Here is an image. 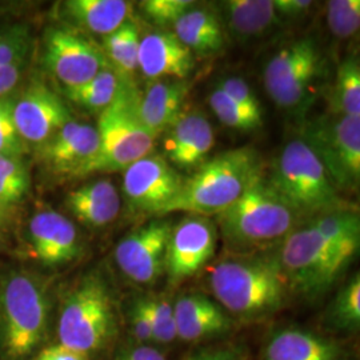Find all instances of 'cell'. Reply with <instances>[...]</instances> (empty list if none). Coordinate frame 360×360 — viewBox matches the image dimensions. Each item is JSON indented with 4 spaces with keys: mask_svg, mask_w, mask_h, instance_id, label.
Returning <instances> with one entry per match:
<instances>
[{
    "mask_svg": "<svg viewBox=\"0 0 360 360\" xmlns=\"http://www.w3.org/2000/svg\"><path fill=\"white\" fill-rule=\"evenodd\" d=\"M212 299L232 319L262 322L283 309L291 295L276 248L227 254L210 270Z\"/></svg>",
    "mask_w": 360,
    "mask_h": 360,
    "instance_id": "6da1fadb",
    "label": "cell"
},
{
    "mask_svg": "<svg viewBox=\"0 0 360 360\" xmlns=\"http://www.w3.org/2000/svg\"><path fill=\"white\" fill-rule=\"evenodd\" d=\"M304 223L272 186L264 168L236 202L217 215V229L229 254L274 250Z\"/></svg>",
    "mask_w": 360,
    "mask_h": 360,
    "instance_id": "7a4b0ae2",
    "label": "cell"
},
{
    "mask_svg": "<svg viewBox=\"0 0 360 360\" xmlns=\"http://www.w3.org/2000/svg\"><path fill=\"white\" fill-rule=\"evenodd\" d=\"M257 150L242 147L207 159L184 179L179 195L168 205L163 218L174 212L217 217L231 206L263 169Z\"/></svg>",
    "mask_w": 360,
    "mask_h": 360,
    "instance_id": "3957f363",
    "label": "cell"
},
{
    "mask_svg": "<svg viewBox=\"0 0 360 360\" xmlns=\"http://www.w3.org/2000/svg\"><path fill=\"white\" fill-rule=\"evenodd\" d=\"M267 175L303 221L348 208L321 159L302 138L284 146Z\"/></svg>",
    "mask_w": 360,
    "mask_h": 360,
    "instance_id": "277c9868",
    "label": "cell"
},
{
    "mask_svg": "<svg viewBox=\"0 0 360 360\" xmlns=\"http://www.w3.org/2000/svg\"><path fill=\"white\" fill-rule=\"evenodd\" d=\"M50 314L47 281L35 272H8L0 284L3 346L8 358L28 356L46 335Z\"/></svg>",
    "mask_w": 360,
    "mask_h": 360,
    "instance_id": "5b68a950",
    "label": "cell"
},
{
    "mask_svg": "<svg viewBox=\"0 0 360 360\" xmlns=\"http://www.w3.org/2000/svg\"><path fill=\"white\" fill-rule=\"evenodd\" d=\"M115 331V304L108 285L99 275L84 276L62 304L59 343L91 355L103 349Z\"/></svg>",
    "mask_w": 360,
    "mask_h": 360,
    "instance_id": "8992f818",
    "label": "cell"
},
{
    "mask_svg": "<svg viewBox=\"0 0 360 360\" xmlns=\"http://www.w3.org/2000/svg\"><path fill=\"white\" fill-rule=\"evenodd\" d=\"M138 99L139 91L129 84L115 102L99 114L96 124L99 151L84 176L95 172L124 171L153 153L156 136L143 124Z\"/></svg>",
    "mask_w": 360,
    "mask_h": 360,
    "instance_id": "52a82bcc",
    "label": "cell"
},
{
    "mask_svg": "<svg viewBox=\"0 0 360 360\" xmlns=\"http://www.w3.org/2000/svg\"><path fill=\"white\" fill-rule=\"evenodd\" d=\"M276 254L291 291L309 299L324 295L351 264L309 221L290 232L276 247Z\"/></svg>",
    "mask_w": 360,
    "mask_h": 360,
    "instance_id": "ba28073f",
    "label": "cell"
},
{
    "mask_svg": "<svg viewBox=\"0 0 360 360\" xmlns=\"http://www.w3.org/2000/svg\"><path fill=\"white\" fill-rule=\"evenodd\" d=\"M322 56L312 38L294 40L266 63L263 83L271 101L288 112L302 111L312 101L321 75Z\"/></svg>",
    "mask_w": 360,
    "mask_h": 360,
    "instance_id": "9c48e42d",
    "label": "cell"
},
{
    "mask_svg": "<svg viewBox=\"0 0 360 360\" xmlns=\"http://www.w3.org/2000/svg\"><path fill=\"white\" fill-rule=\"evenodd\" d=\"M300 138L321 159L336 190L359 188L360 116L316 117L302 129Z\"/></svg>",
    "mask_w": 360,
    "mask_h": 360,
    "instance_id": "30bf717a",
    "label": "cell"
},
{
    "mask_svg": "<svg viewBox=\"0 0 360 360\" xmlns=\"http://www.w3.org/2000/svg\"><path fill=\"white\" fill-rule=\"evenodd\" d=\"M183 175L162 155L150 154L123 171V195L134 212L163 218L168 205L179 195Z\"/></svg>",
    "mask_w": 360,
    "mask_h": 360,
    "instance_id": "8fae6325",
    "label": "cell"
},
{
    "mask_svg": "<svg viewBox=\"0 0 360 360\" xmlns=\"http://www.w3.org/2000/svg\"><path fill=\"white\" fill-rule=\"evenodd\" d=\"M44 63L63 90L77 89L108 65L103 51L77 31L55 27L44 39Z\"/></svg>",
    "mask_w": 360,
    "mask_h": 360,
    "instance_id": "7c38bea8",
    "label": "cell"
},
{
    "mask_svg": "<svg viewBox=\"0 0 360 360\" xmlns=\"http://www.w3.org/2000/svg\"><path fill=\"white\" fill-rule=\"evenodd\" d=\"M174 221L156 218L126 235L116 245V264L134 283L153 285L166 275L168 239Z\"/></svg>",
    "mask_w": 360,
    "mask_h": 360,
    "instance_id": "4fadbf2b",
    "label": "cell"
},
{
    "mask_svg": "<svg viewBox=\"0 0 360 360\" xmlns=\"http://www.w3.org/2000/svg\"><path fill=\"white\" fill-rule=\"evenodd\" d=\"M219 233L208 217L187 214L174 223L168 239L166 276L171 285L195 276L214 257Z\"/></svg>",
    "mask_w": 360,
    "mask_h": 360,
    "instance_id": "5bb4252c",
    "label": "cell"
},
{
    "mask_svg": "<svg viewBox=\"0 0 360 360\" xmlns=\"http://www.w3.org/2000/svg\"><path fill=\"white\" fill-rule=\"evenodd\" d=\"M74 117L65 102L43 83H31L13 102V122L27 146L41 147Z\"/></svg>",
    "mask_w": 360,
    "mask_h": 360,
    "instance_id": "9a60e30c",
    "label": "cell"
},
{
    "mask_svg": "<svg viewBox=\"0 0 360 360\" xmlns=\"http://www.w3.org/2000/svg\"><path fill=\"white\" fill-rule=\"evenodd\" d=\"M163 135L162 156L179 172H193L200 167L215 144L210 120L198 110H183Z\"/></svg>",
    "mask_w": 360,
    "mask_h": 360,
    "instance_id": "2e32d148",
    "label": "cell"
},
{
    "mask_svg": "<svg viewBox=\"0 0 360 360\" xmlns=\"http://www.w3.org/2000/svg\"><path fill=\"white\" fill-rule=\"evenodd\" d=\"M38 150L53 174L79 178L98 155L99 135L96 127L72 119Z\"/></svg>",
    "mask_w": 360,
    "mask_h": 360,
    "instance_id": "e0dca14e",
    "label": "cell"
},
{
    "mask_svg": "<svg viewBox=\"0 0 360 360\" xmlns=\"http://www.w3.org/2000/svg\"><path fill=\"white\" fill-rule=\"evenodd\" d=\"M32 254L46 267H60L80 254V239L75 224L52 210L35 214L28 226Z\"/></svg>",
    "mask_w": 360,
    "mask_h": 360,
    "instance_id": "ac0fdd59",
    "label": "cell"
},
{
    "mask_svg": "<svg viewBox=\"0 0 360 360\" xmlns=\"http://www.w3.org/2000/svg\"><path fill=\"white\" fill-rule=\"evenodd\" d=\"M176 339L184 343H200L230 333L235 324L231 316L210 296L184 292L174 302Z\"/></svg>",
    "mask_w": 360,
    "mask_h": 360,
    "instance_id": "d6986e66",
    "label": "cell"
},
{
    "mask_svg": "<svg viewBox=\"0 0 360 360\" xmlns=\"http://www.w3.org/2000/svg\"><path fill=\"white\" fill-rule=\"evenodd\" d=\"M138 68L150 80H187L195 68V56L174 32H150L141 39Z\"/></svg>",
    "mask_w": 360,
    "mask_h": 360,
    "instance_id": "ffe728a7",
    "label": "cell"
},
{
    "mask_svg": "<svg viewBox=\"0 0 360 360\" xmlns=\"http://www.w3.org/2000/svg\"><path fill=\"white\" fill-rule=\"evenodd\" d=\"M263 360H345V352L333 339L288 326L271 333L263 347Z\"/></svg>",
    "mask_w": 360,
    "mask_h": 360,
    "instance_id": "44dd1931",
    "label": "cell"
},
{
    "mask_svg": "<svg viewBox=\"0 0 360 360\" xmlns=\"http://www.w3.org/2000/svg\"><path fill=\"white\" fill-rule=\"evenodd\" d=\"M218 6L224 31L242 44L264 38L282 22L272 0H224Z\"/></svg>",
    "mask_w": 360,
    "mask_h": 360,
    "instance_id": "7402d4cb",
    "label": "cell"
},
{
    "mask_svg": "<svg viewBox=\"0 0 360 360\" xmlns=\"http://www.w3.org/2000/svg\"><path fill=\"white\" fill-rule=\"evenodd\" d=\"M190 84L187 80H150L144 94H139L138 99V112L146 129L156 138L162 135L183 112Z\"/></svg>",
    "mask_w": 360,
    "mask_h": 360,
    "instance_id": "603a6c76",
    "label": "cell"
},
{
    "mask_svg": "<svg viewBox=\"0 0 360 360\" xmlns=\"http://www.w3.org/2000/svg\"><path fill=\"white\" fill-rule=\"evenodd\" d=\"M65 207L80 223L101 229L117 218L122 199L112 180L95 179L67 193Z\"/></svg>",
    "mask_w": 360,
    "mask_h": 360,
    "instance_id": "cb8c5ba5",
    "label": "cell"
},
{
    "mask_svg": "<svg viewBox=\"0 0 360 360\" xmlns=\"http://www.w3.org/2000/svg\"><path fill=\"white\" fill-rule=\"evenodd\" d=\"M172 32L193 56H214L224 49L226 31L218 13L196 3L180 16Z\"/></svg>",
    "mask_w": 360,
    "mask_h": 360,
    "instance_id": "d4e9b609",
    "label": "cell"
},
{
    "mask_svg": "<svg viewBox=\"0 0 360 360\" xmlns=\"http://www.w3.org/2000/svg\"><path fill=\"white\" fill-rule=\"evenodd\" d=\"M132 4L124 0H68L65 18L95 35L107 37L129 20Z\"/></svg>",
    "mask_w": 360,
    "mask_h": 360,
    "instance_id": "484cf974",
    "label": "cell"
},
{
    "mask_svg": "<svg viewBox=\"0 0 360 360\" xmlns=\"http://www.w3.org/2000/svg\"><path fill=\"white\" fill-rule=\"evenodd\" d=\"M335 252L352 262L359 251L360 219L352 208L333 211L307 220Z\"/></svg>",
    "mask_w": 360,
    "mask_h": 360,
    "instance_id": "4316f807",
    "label": "cell"
},
{
    "mask_svg": "<svg viewBox=\"0 0 360 360\" xmlns=\"http://www.w3.org/2000/svg\"><path fill=\"white\" fill-rule=\"evenodd\" d=\"M141 30L127 20L112 34L103 38V55L108 65L126 82L132 83L138 68Z\"/></svg>",
    "mask_w": 360,
    "mask_h": 360,
    "instance_id": "83f0119b",
    "label": "cell"
},
{
    "mask_svg": "<svg viewBox=\"0 0 360 360\" xmlns=\"http://www.w3.org/2000/svg\"><path fill=\"white\" fill-rule=\"evenodd\" d=\"M129 84L132 83L119 77L110 65H105L90 82L77 89L65 90V94L71 102L82 108L101 114L115 102Z\"/></svg>",
    "mask_w": 360,
    "mask_h": 360,
    "instance_id": "f1b7e54d",
    "label": "cell"
},
{
    "mask_svg": "<svg viewBox=\"0 0 360 360\" xmlns=\"http://www.w3.org/2000/svg\"><path fill=\"white\" fill-rule=\"evenodd\" d=\"M331 103L333 114L360 116V65L356 56L345 59L338 67Z\"/></svg>",
    "mask_w": 360,
    "mask_h": 360,
    "instance_id": "f546056e",
    "label": "cell"
},
{
    "mask_svg": "<svg viewBox=\"0 0 360 360\" xmlns=\"http://www.w3.org/2000/svg\"><path fill=\"white\" fill-rule=\"evenodd\" d=\"M330 326L343 333H355L360 327V275L355 274L345 284L328 309Z\"/></svg>",
    "mask_w": 360,
    "mask_h": 360,
    "instance_id": "4dcf8cb0",
    "label": "cell"
},
{
    "mask_svg": "<svg viewBox=\"0 0 360 360\" xmlns=\"http://www.w3.org/2000/svg\"><path fill=\"white\" fill-rule=\"evenodd\" d=\"M30 172L23 156L0 155V200L11 207L25 199L30 190Z\"/></svg>",
    "mask_w": 360,
    "mask_h": 360,
    "instance_id": "1f68e13d",
    "label": "cell"
},
{
    "mask_svg": "<svg viewBox=\"0 0 360 360\" xmlns=\"http://www.w3.org/2000/svg\"><path fill=\"white\" fill-rule=\"evenodd\" d=\"M143 309L148 318L154 345H169L176 339V326L174 315V302L163 295L139 297Z\"/></svg>",
    "mask_w": 360,
    "mask_h": 360,
    "instance_id": "d6a6232c",
    "label": "cell"
},
{
    "mask_svg": "<svg viewBox=\"0 0 360 360\" xmlns=\"http://www.w3.org/2000/svg\"><path fill=\"white\" fill-rule=\"evenodd\" d=\"M208 102L219 120L230 129L254 131L263 126V116L247 111L219 87L212 90Z\"/></svg>",
    "mask_w": 360,
    "mask_h": 360,
    "instance_id": "836d02e7",
    "label": "cell"
},
{
    "mask_svg": "<svg viewBox=\"0 0 360 360\" xmlns=\"http://www.w3.org/2000/svg\"><path fill=\"white\" fill-rule=\"evenodd\" d=\"M327 25L335 38H352L359 31V0H330L327 3Z\"/></svg>",
    "mask_w": 360,
    "mask_h": 360,
    "instance_id": "e575fe53",
    "label": "cell"
},
{
    "mask_svg": "<svg viewBox=\"0 0 360 360\" xmlns=\"http://www.w3.org/2000/svg\"><path fill=\"white\" fill-rule=\"evenodd\" d=\"M195 4L193 0H144L139 8L147 20L158 27H174L180 16Z\"/></svg>",
    "mask_w": 360,
    "mask_h": 360,
    "instance_id": "d590c367",
    "label": "cell"
},
{
    "mask_svg": "<svg viewBox=\"0 0 360 360\" xmlns=\"http://www.w3.org/2000/svg\"><path fill=\"white\" fill-rule=\"evenodd\" d=\"M15 96L0 98V155L23 156L28 146L20 138L13 122Z\"/></svg>",
    "mask_w": 360,
    "mask_h": 360,
    "instance_id": "8d00e7d4",
    "label": "cell"
},
{
    "mask_svg": "<svg viewBox=\"0 0 360 360\" xmlns=\"http://www.w3.org/2000/svg\"><path fill=\"white\" fill-rule=\"evenodd\" d=\"M30 35L25 27H13L0 32V68L27 62Z\"/></svg>",
    "mask_w": 360,
    "mask_h": 360,
    "instance_id": "74e56055",
    "label": "cell"
},
{
    "mask_svg": "<svg viewBox=\"0 0 360 360\" xmlns=\"http://www.w3.org/2000/svg\"><path fill=\"white\" fill-rule=\"evenodd\" d=\"M218 87L220 90L224 91L230 98H232L239 105H242L247 111L255 115L263 116V108L257 101L255 92L243 77H223Z\"/></svg>",
    "mask_w": 360,
    "mask_h": 360,
    "instance_id": "f35d334b",
    "label": "cell"
},
{
    "mask_svg": "<svg viewBox=\"0 0 360 360\" xmlns=\"http://www.w3.org/2000/svg\"><path fill=\"white\" fill-rule=\"evenodd\" d=\"M183 360H245V351L235 345H214L198 348Z\"/></svg>",
    "mask_w": 360,
    "mask_h": 360,
    "instance_id": "ab89813d",
    "label": "cell"
},
{
    "mask_svg": "<svg viewBox=\"0 0 360 360\" xmlns=\"http://www.w3.org/2000/svg\"><path fill=\"white\" fill-rule=\"evenodd\" d=\"M129 327L132 330V334L135 336L136 343L154 345L150 322H148V318L143 309L139 299L134 302L131 311H129Z\"/></svg>",
    "mask_w": 360,
    "mask_h": 360,
    "instance_id": "60d3db41",
    "label": "cell"
},
{
    "mask_svg": "<svg viewBox=\"0 0 360 360\" xmlns=\"http://www.w3.org/2000/svg\"><path fill=\"white\" fill-rule=\"evenodd\" d=\"M115 360H167V358L154 345L135 343L132 346L122 348L117 352Z\"/></svg>",
    "mask_w": 360,
    "mask_h": 360,
    "instance_id": "b9f144b4",
    "label": "cell"
},
{
    "mask_svg": "<svg viewBox=\"0 0 360 360\" xmlns=\"http://www.w3.org/2000/svg\"><path fill=\"white\" fill-rule=\"evenodd\" d=\"M274 8L282 19H300L307 15L314 3L311 0H272Z\"/></svg>",
    "mask_w": 360,
    "mask_h": 360,
    "instance_id": "7bdbcfd3",
    "label": "cell"
},
{
    "mask_svg": "<svg viewBox=\"0 0 360 360\" xmlns=\"http://www.w3.org/2000/svg\"><path fill=\"white\" fill-rule=\"evenodd\" d=\"M26 62H20L16 65L1 67L0 68V98L10 96L16 86L20 82V77L25 72Z\"/></svg>",
    "mask_w": 360,
    "mask_h": 360,
    "instance_id": "ee69618b",
    "label": "cell"
},
{
    "mask_svg": "<svg viewBox=\"0 0 360 360\" xmlns=\"http://www.w3.org/2000/svg\"><path fill=\"white\" fill-rule=\"evenodd\" d=\"M37 360H91V355L72 348L65 347L59 343L43 349L39 354Z\"/></svg>",
    "mask_w": 360,
    "mask_h": 360,
    "instance_id": "f6af8a7d",
    "label": "cell"
},
{
    "mask_svg": "<svg viewBox=\"0 0 360 360\" xmlns=\"http://www.w3.org/2000/svg\"><path fill=\"white\" fill-rule=\"evenodd\" d=\"M10 219V207L6 206L0 200V226H3Z\"/></svg>",
    "mask_w": 360,
    "mask_h": 360,
    "instance_id": "bcb514c9",
    "label": "cell"
}]
</instances>
